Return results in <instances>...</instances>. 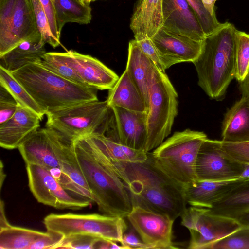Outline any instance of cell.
Listing matches in <instances>:
<instances>
[{"label":"cell","mask_w":249,"mask_h":249,"mask_svg":"<svg viewBox=\"0 0 249 249\" xmlns=\"http://www.w3.org/2000/svg\"><path fill=\"white\" fill-rule=\"evenodd\" d=\"M0 85L4 87L21 106L37 114L41 120L46 115L25 89L13 77L11 72L0 66Z\"/></svg>","instance_id":"31"},{"label":"cell","mask_w":249,"mask_h":249,"mask_svg":"<svg viewBox=\"0 0 249 249\" xmlns=\"http://www.w3.org/2000/svg\"><path fill=\"white\" fill-rule=\"evenodd\" d=\"M157 69L153 61L142 50L136 40L134 39L130 41L125 69L140 90L147 109L149 90Z\"/></svg>","instance_id":"23"},{"label":"cell","mask_w":249,"mask_h":249,"mask_svg":"<svg viewBox=\"0 0 249 249\" xmlns=\"http://www.w3.org/2000/svg\"><path fill=\"white\" fill-rule=\"evenodd\" d=\"M206 209L210 213L231 218L249 210V178L243 181L211 208Z\"/></svg>","instance_id":"28"},{"label":"cell","mask_w":249,"mask_h":249,"mask_svg":"<svg viewBox=\"0 0 249 249\" xmlns=\"http://www.w3.org/2000/svg\"><path fill=\"white\" fill-rule=\"evenodd\" d=\"M18 104L10 93L0 85V124L5 123L14 115Z\"/></svg>","instance_id":"37"},{"label":"cell","mask_w":249,"mask_h":249,"mask_svg":"<svg viewBox=\"0 0 249 249\" xmlns=\"http://www.w3.org/2000/svg\"><path fill=\"white\" fill-rule=\"evenodd\" d=\"M37 29L41 36L42 42L49 44L53 48L58 46L60 41H58L51 30L48 19L39 0H32Z\"/></svg>","instance_id":"35"},{"label":"cell","mask_w":249,"mask_h":249,"mask_svg":"<svg viewBox=\"0 0 249 249\" xmlns=\"http://www.w3.org/2000/svg\"><path fill=\"white\" fill-rule=\"evenodd\" d=\"M178 97L165 73L156 69L148 93L145 152L157 148L170 134L178 114Z\"/></svg>","instance_id":"7"},{"label":"cell","mask_w":249,"mask_h":249,"mask_svg":"<svg viewBox=\"0 0 249 249\" xmlns=\"http://www.w3.org/2000/svg\"><path fill=\"white\" fill-rule=\"evenodd\" d=\"M89 136L100 153L112 161L142 162L148 158V153L127 147L114 138L95 133Z\"/></svg>","instance_id":"27"},{"label":"cell","mask_w":249,"mask_h":249,"mask_svg":"<svg viewBox=\"0 0 249 249\" xmlns=\"http://www.w3.org/2000/svg\"><path fill=\"white\" fill-rule=\"evenodd\" d=\"M245 166L224 151L221 141L206 138L198 151L196 172L198 181H227L240 178Z\"/></svg>","instance_id":"11"},{"label":"cell","mask_w":249,"mask_h":249,"mask_svg":"<svg viewBox=\"0 0 249 249\" xmlns=\"http://www.w3.org/2000/svg\"><path fill=\"white\" fill-rule=\"evenodd\" d=\"M55 10L59 32L66 23L87 24L90 22L92 15L90 5L81 0H52Z\"/></svg>","instance_id":"29"},{"label":"cell","mask_w":249,"mask_h":249,"mask_svg":"<svg viewBox=\"0 0 249 249\" xmlns=\"http://www.w3.org/2000/svg\"><path fill=\"white\" fill-rule=\"evenodd\" d=\"M126 218L142 240L155 249L177 248L173 242L174 220L167 215L136 206Z\"/></svg>","instance_id":"14"},{"label":"cell","mask_w":249,"mask_h":249,"mask_svg":"<svg viewBox=\"0 0 249 249\" xmlns=\"http://www.w3.org/2000/svg\"><path fill=\"white\" fill-rule=\"evenodd\" d=\"M36 63L69 81L87 86L75 71L60 57L58 52H46L41 59Z\"/></svg>","instance_id":"32"},{"label":"cell","mask_w":249,"mask_h":249,"mask_svg":"<svg viewBox=\"0 0 249 249\" xmlns=\"http://www.w3.org/2000/svg\"><path fill=\"white\" fill-rule=\"evenodd\" d=\"M245 179L240 178L222 181L197 180L182 188L184 197L191 206L210 208Z\"/></svg>","instance_id":"22"},{"label":"cell","mask_w":249,"mask_h":249,"mask_svg":"<svg viewBox=\"0 0 249 249\" xmlns=\"http://www.w3.org/2000/svg\"><path fill=\"white\" fill-rule=\"evenodd\" d=\"M96 0H93V1H96Z\"/></svg>","instance_id":"51"},{"label":"cell","mask_w":249,"mask_h":249,"mask_svg":"<svg viewBox=\"0 0 249 249\" xmlns=\"http://www.w3.org/2000/svg\"><path fill=\"white\" fill-rule=\"evenodd\" d=\"M81 1L85 4L90 5V4L93 0H81Z\"/></svg>","instance_id":"50"},{"label":"cell","mask_w":249,"mask_h":249,"mask_svg":"<svg viewBox=\"0 0 249 249\" xmlns=\"http://www.w3.org/2000/svg\"><path fill=\"white\" fill-rule=\"evenodd\" d=\"M107 100L110 107L147 112L143 98L126 69L113 87L109 90Z\"/></svg>","instance_id":"26"},{"label":"cell","mask_w":249,"mask_h":249,"mask_svg":"<svg viewBox=\"0 0 249 249\" xmlns=\"http://www.w3.org/2000/svg\"><path fill=\"white\" fill-rule=\"evenodd\" d=\"M40 108L49 113L97 100V89L69 81L36 63L10 71Z\"/></svg>","instance_id":"3"},{"label":"cell","mask_w":249,"mask_h":249,"mask_svg":"<svg viewBox=\"0 0 249 249\" xmlns=\"http://www.w3.org/2000/svg\"><path fill=\"white\" fill-rule=\"evenodd\" d=\"M58 53L89 87L97 90H109L119 78L114 71L90 55L81 54L73 50L58 52Z\"/></svg>","instance_id":"16"},{"label":"cell","mask_w":249,"mask_h":249,"mask_svg":"<svg viewBox=\"0 0 249 249\" xmlns=\"http://www.w3.org/2000/svg\"><path fill=\"white\" fill-rule=\"evenodd\" d=\"M47 127L51 145L61 169L80 190L82 198L95 202L94 197L87 184L76 157L74 142L55 129Z\"/></svg>","instance_id":"18"},{"label":"cell","mask_w":249,"mask_h":249,"mask_svg":"<svg viewBox=\"0 0 249 249\" xmlns=\"http://www.w3.org/2000/svg\"><path fill=\"white\" fill-rule=\"evenodd\" d=\"M41 120L37 114L18 104L14 115L0 124V146L8 150L18 148L26 138L39 129Z\"/></svg>","instance_id":"20"},{"label":"cell","mask_w":249,"mask_h":249,"mask_svg":"<svg viewBox=\"0 0 249 249\" xmlns=\"http://www.w3.org/2000/svg\"><path fill=\"white\" fill-rule=\"evenodd\" d=\"M241 178H249V164H245V169L240 176Z\"/></svg>","instance_id":"49"},{"label":"cell","mask_w":249,"mask_h":249,"mask_svg":"<svg viewBox=\"0 0 249 249\" xmlns=\"http://www.w3.org/2000/svg\"><path fill=\"white\" fill-rule=\"evenodd\" d=\"M111 107L119 142L132 149L144 150L147 140V112Z\"/></svg>","instance_id":"19"},{"label":"cell","mask_w":249,"mask_h":249,"mask_svg":"<svg viewBox=\"0 0 249 249\" xmlns=\"http://www.w3.org/2000/svg\"><path fill=\"white\" fill-rule=\"evenodd\" d=\"M206 138L204 132L190 129L175 132L149 155L157 168L183 188L197 180L196 159Z\"/></svg>","instance_id":"5"},{"label":"cell","mask_w":249,"mask_h":249,"mask_svg":"<svg viewBox=\"0 0 249 249\" xmlns=\"http://www.w3.org/2000/svg\"><path fill=\"white\" fill-rule=\"evenodd\" d=\"M88 138L97 159L125 185L133 206L164 214L174 221L180 217L187 204L183 189L155 166L148 152L144 162L112 161Z\"/></svg>","instance_id":"1"},{"label":"cell","mask_w":249,"mask_h":249,"mask_svg":"<svg viewBox=\"0 0 249 249\" xmlns=\"http://www.w3.org/2000/svg\"><path fill=\"white\" fill-rule=\"evenodd\" d=\"M48 19L50 27L54 37L60 41L61 33L57 26L55 10L52 0H39Z\"/></svg>","instance_id":"42"},{"label":"cell","mask_w":249,"mask_h":249,"mask_svg":"<svg viewBox=\"0 0 249 249\" xmlns=\"http://www.w3.org/2000/svg\"><path fill=\"white\" fill-rule=\"evenodd\" d=\"M18 148L26 165L34 164L44 168L65 189L82 197L80 190L59 165L51 145L47 127L39 128L33 132Z\"/></svg>","instance_id":"12"},{"label":"cell","mask_w":249,"mask_h":249,"mask_svg":"<svg viewBox=\"0 0 249 249\" xmlns=\"http://www.w3.org/2000/svg\"><path fill=\"white\" fill-rule=\"evenodd\" d=\"M28 185L37 201L58 209L77 210L90 205V200L75 198L44 168L34 164L26 165Z\"/></svg>","instance_id":"13"},{"label":"cell","mask_w":249,"mask_h":249,"mask_svg":"<svg viewBox=\"0 0 249 249\" xmlns=\"http://www.w3.org/2000/svg\"><path fill=\"white\" fill-rule=\"evenodd\" d=\"M143 52L155 64L158 69L163 72L160 57L151 38H144L136 40Z\"/></svg>","instance_id":"43"},{"label":"cell","mask_w":249,"mask_h":249,"mask_svg":"<svg viewBox=\"0 0 249 249\" xmlns=\"http://www.w3.org/2000/svg\"><path fill=\"white\" fill-rule=\"evenodd\" d=\"M39 33L32 0H0V57Z\"/></svg>","instance_id":"9"},{"label":"cell","mask_w":249,"mask_h":249,"mask_svg":"<svg viewBox=\"0 0 249 249\" xmlns=\"http://www.w3.org/2000/svg\"><path fill=\"white\" fill-rule=\"evenodd\" d=\"M161 28L197 41L205 35L198 19L186 0H163Z\"/></svg>","instance_id":"17"},{"label":"cell","mask_w":249,"mask_h":249,"mask_svg":"<svg viewBox=\"0 0 249 249\" xmlns=\"http://www.w3.org/2000/svg\"><path fill=\"white\" fill-rule=\"evenodd\" d=\"M0 188L2 187V184L4 182V180L5 179L6 175L4 173V168H3V164L2 163V161H0Z\"/></svg>","instance_id":"48"},{"label":"cell","mask_w":249,"mask_h":249,"mask_svg":"<svg viewBox=\"0 0 249 249\" xmlns=\"http://www.w3.org/2000/svg\"><path fill=\"white\" fill-rule=\"evenodd\" d=\"M206 9L212 15L216 16L215 4L217 0H201Z\"/></svg>","instance_id":"47"},{"label":"cell","mask_w":249,"mask_h":249,"mask_svg":"<svg viewBox=\"0 0 249 249\" xmlns=\"http://www.w3.org/2000/svg\"><path fill=\"white\" fill-rule=\"evenodd\" d=\"M163 0H137L130 28L135 40L151 38L162 27Z\"/></svg>","instance_id":"21"},{"label":"cell","mask_w":249,"mask_h":249,"mask_svg":"<svg viewBox=\"0 0 249 249\" xmlns=\"http://www.w3.org/2000/svg\"><path fill=\"white\" fill-rule=\"evenodd\" d=\"M222 141H249V97L242 96L226 112L222 122Z\"/></svg>","instance_id":"24"},{"label":"cell","mask_w":249,"mask_h":249,"mask_svg":"<svg viewBox=\"0 0 249 249\" xmlns=\"http://www.w3.org/2000/svg\"><path fill=\"white\" fill-rule=\"evenodd\" d=\"M98 237L87 235H74L65 237L57 249H94Z\"/></svg>","instance_id":"39"},{"label":"cell","mask_w":249,"mask_h":249,"mask_svg":"<svg viewBox=\"0 0 249 249\" xmlns=\"http://www.w3.org/2000/svg\"><path fill=\"white\" fill-rule=\"evenodd\" d=\"M235 78L239 82L249 70V34L236 30L235 36Z\"/></svg>","instance_id":"33"},{"label":"cell","mask_w":249,"mask_h":249,"mask_svg":"<svg viewBox=\"0 0 249 249\" xmlns=\"http://www.w3.org/2000/svg\"><path fill=\"white\" fill-rule=\"evenodd\" d=\"M112 114L107 100L78 104L46 115L45 126L59 131L72 141L108 129Z\"/></svg>","instance_id":"6"},{"label":"cell","mask_w":249,"mask_h":249,"mask_svg":"<svg viewBox=\"0 0 249 249\" xmlns=\"http://www.w3.org/2000/svg\"><path fill=\"white\" fill-rule=\"evenodd\" d=\"M165 71L176 64L193 62L199 55L203 41L168 32L161 28L151 38Z\"/></svg>","instance_id":"15"},{"label":"cell","mask_w":249,"mask_h":249,"mask_svg":"<svg viewBox=\"0 0 249 249\" xmlns=\"http://www.w3.org/2000/svg\"><path fill=\"white\" fill-rule=\"evenodd\" d=\"M195 11L205 36L213 32L220 25L216 15H212L205 8L201 0H186Z\"/></svg>","instance_id":"36"},{"label":"cell","mask_w":249,"mask_h":249,"mask_svg":"<svg viewBox=\"0 0 249 249\" xmlns=\"http://www.w3.org/2000/svg\"><path fill=\"white\" fill-rule=\"evenodd\" d=\"M121 245L126 249H155L153 246L144 242L132 227L124 233Z\"/></svg>","instance_id":"41"},{"label":"cell","mask_w":249,"mask_h":249,"mask_svg":"<svg viewBox=\"0 0 249 249\" xmlns=\"http://www.w3.org/2000/svg\"><path fill=\"white\" fill-rule=\"evenodd\" d=\"M39 33L24 40L0 57V66L13 71L41 59L46 53Z\"/></svg>","instance_id":"25"},{"label":"cell","mask_w":249,"mask_h":249,"mask_svg":"<svg viewBox=\"0 0 249 249\" xmlns=\"http://www.w3.org/2000/svg\"><path fill=\"white\" fill-rule=\"evenodd\" d=\"M74 147L99 211L105 215L126 218L133 205L123 182L97 159L87 137L74 141Z\"/></svg>","instance_id":"4"},{"label":"cell","mask_w":249,"mask_h":249,"mask_svg":"<svg viewBox=\"0 0 249 249\" xmlns=\"http://www.w3.org/2000/svg\"><path fill=\"white\" fill-rule=\"evenodd\" d=\"M180 217L181 225L190 233V249H208L213 242L241 227L234 219L210 213L206 208H186Z\"/></svg>","instance_id":"10"},{"label":"cell","mask_w":249,"mask_h":249,"mask_svg":"<svg viewBox=\"0 0 249 249\" xmlns=\"http://www.w3.org/2000/svg\"><path fill=\"white\" fill-rule=\"evenodd\" d=\"M208 249H249V227H242L213 242Z\"/></svg>","instance_id":"34"},{"label":"cell","mask_w":249,"mask_h":249,"mask_svg":"<svg viewBox=\"0 0 249 249\" xmlns=\"http://www.w3.org/2000/svg\"><path fill=\"white\" fill-rule=\"evenodd\" d=\"M224 151L232 159L241 163L249 164V141L242 142H227L221 141Z\"/></svg>","instance_id":"38"},{"label":"cell","mask_w":249,"mask_h":249,"mask_svg":"<svg viewBox=\"0 0 249 249\" xmlns=\"http://www.w3.org/2000/svg\"><path fill=\"white\" fill-rule=\"evenodd\" d=\"M236 30L231 23H220L213 32L205 36L201 52L193 62L198 85L212 99L222 100L235 77Z\"/></svg>","instance_id":"2"},{"label":"cell","mask_w":249,"mask_h":249,"mask_svg":"<svg viewBox=\"0 0 249 249\" xmlns=\"http://www.w3.org/2000/svg\"><path fill=\"white\" fill-rule=\"evenodd\" d=\"M45 232L10 225L0 229V249H29Z\"/></svg>","instance_id":"30"},{"label":"cell","mask_w":249,"mask_h":249,"mask_svg":"<svg viewBox=\"0 0 249 249\" xmlns=\"http://www.w3.org/2000/svg\"><path fill=\"white\" fill-rule=\"evenodd\" d=\"M0 229L7 227L10 225L8 222L5 213L4 203L3 201L0 200Z\"/></svg>","instance_id":"46"},{"label":"cell","mask_w":249,"mask_h":249,"mask_svg":"<svg viewBox=\"0 0 249 249\" xmlns=\"http://www.w3.org/2000/svg\"><path fill=\"white\" fill-rule=\"evenodd\" d=\"M64 237L61 233L47 231L31 245L29 249H57Z\"/></svg>","instance_id":"40"},{"label":"cell","mask_w":249,"mask_h":249,"mask_svg":"<svg viewBox=\"0 0 249 249\" xmlns=\"http://www.w3.org/2000/svg\"><path fill=\"white\" fill-rule=\"evenodd\" d=\"M239 89L242 96L249 97V70L243 80L239 82Z\"/></svg>","instance_id":"44"},{"label":"cell","mask_w":249,"mask_h":249,"mask_svg":"<svg viewBox=\"0 0 249 249\" xmlns=\"http://www.w3.org/2000/svg\"><path fill=\"white\" fill-rule=\"evenodd\" d=\"M43 223L47 231H55L64 237L87 235L121 243L128 229L124 218L97 213H51Z\"/></svg>","instance_id":"8"},{"label":"cell","mask_w":249,"mask_h":249,"mask_svg":"<svg viewBox=\"0 0 249 249\" xmlns=\"http://www.w3.org/2000/svg\"><path fill=\"white\" fill-rule=\"evenodd\" d=\"M234 219L242 227H249V210L244 212L235 216Z\"/></svg>","instance_id":"45"}]
</instances>
